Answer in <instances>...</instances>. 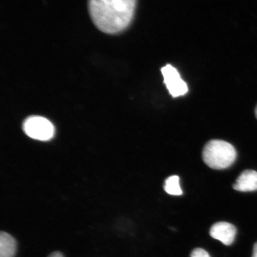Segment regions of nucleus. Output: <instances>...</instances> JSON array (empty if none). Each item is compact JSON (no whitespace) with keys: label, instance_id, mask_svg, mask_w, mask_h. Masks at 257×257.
I'll return each mask as SVG.
<instances>
[{"label":"nucleus","instance_id":"f257e3e1","mask_svg":"<svg viewBox=\"0 0 257 257\" xmlns=\"http://www.w3.org/2000/svg\"><path fill=\"white\" fill-rule=\"evenodd\" d=\"M137 0H88L90 17L104 33L123 31L133 20Z\"/></svg>","mask_w":257,"mask_h":257},{"label":"nucleus","instance_id":"f03ea898","mask_svg":"<svg viewBox=\"0 0 257 257\" xmlns=\"http://www.w3.org/2000/svg\"><path fill=\"white\" fill-rule=\"evenodd\" d=\"M236 156V151L232 145L221 140L209 141L202 152L204 163L216 170L229 168L235 161Z\"/></svg>","mask_w":257,"mask_h":257},{"label":"nucleus","instance_id":"7ed1b4c3","mask_svg":"<svg viewBox=\"0 0 257 257\" xmlns=\"http://www.w3.org/2000/svg\"><path fill=\"white\" fill-rule=\"evenodd\" d=\"M24 130L26 134L32 139L46 141L54 137L55 130L52 123L46 118L31 116L25 120Z\"/></svg>","mask_w":257,"mask_h":257},{"label":"nucleus","instance_id":"20e7f679","mask_svg":"<svg viewBox=\"0 0 257 257\" xmlns=\"http://www.w3.org/2000/svg\"><path fill=\"white\" fill-rule=\"evenodd\" d=\"M162 73L167 88L173 97L184 95L188 91L187 84L181 78L179 73L174 67L167 64L162 69Z\"/></svg>","mask_w":257,"mask_h":257},{"label":"nucleus","instance_id":"39448f33","mask_svg":"<svg viewBox=\"0 0 257 257\" xmlns=\"http://www.w3.org/2000/svg\"><path fill=\"white\" fill-rule=\"evenodd\" d=\"M210 236L220 240L226 246L232 245L236 234V227L227 222H218L213 225L210 230Z\"/></svg>","mask_w":257,"mask_h":257},{"label":"nucleus","instance_id":"423d86ee","mask_svg":"<svg viewBox=\"0 0 257 257\" xmlns=\"http://www.w3.org/2000/svg\"><path fill=\"white\" fill-rule=\"evenodd\" d=\"M233 188L240 192L256 191L257 172L252 170H245L237 178Z\"/></svg>","mask_w":257,"mask_h":257},{"label":"nucleus","instance_id":"0eeeda50","mask_svg":"<svg viewBox=\"0 0 257 257\" xmlns=\"http://www.w3.org/2000/svg\"><path fill=\"white\" fill-rule=\"evenodd\" d=\"M17 243L14 237L8 233H0V257H15Z\"/></svg>","mask_w":257,"mask_h":257},{"label":"nucleus","instance_id":"6e6552de","mask_svg":"<svg viewBox=\"0 0 257 257\" xmlns=\"http://www.w3.org/2000/svg\"><path fill=\"white\" fill-rule=\"evenodd\" d=\"M164 189L170 195H181L183 192L180 186L179 176L175 175L169 177L166 180Z\"/></svg>","mask_w":257,"mask_h":257},{"label":"nucleus","instance_id":"1a4fd4ad","mask_svg":"<svg viewBox=\"0 0 257 257\" xmlns=\"http://www.w3.org/2000/svg\"><path fill=\"white\" fill-rule=\"evenodd\" d=\"M191 257H211L209 253L203 249L196 248L192 250Z\"/></svg>","mask_w":257,"mask_h":257},{"label":"nucleus","instance_id":"9d476101","mask_svg":"<svg viewBox=\"0 0 257 257\" xmlns=\"http://www.w3.org/2000/svg\"><path fill=\"white\" fill-rule=\"evenodd\" d=\"M48 257H64V255L59 251H55L51 253Z\"/></svg>","mask_w":257,"mask_h":257},{"label":"nucleus","instance_id":"9b49d317","mask_svg":"<svg viewBox=\"0 0 257 257\" xmlns=\"http://www.w3.org/2000/svg\"><path fill=\"white\" fill-rule=\"evenodd\" d=\"M252 257H257V242L253 245Z\"/></svg>","mask_w":257,"mask_h":257},{"label":"nucleus","instance_id":"f8f14e48","mask_svg":"<svg viewBox=\"0 0 257 257\" xmlns=\"http://www.w3.org/2000/svg\"><path fill=\"white\" fill-rule=\"evenodd\" d=\"M255 112L256 117V118H257V106H256V108H255Z\"/></svg>","mask_w":257,"mask_h":257}]
</instances>
